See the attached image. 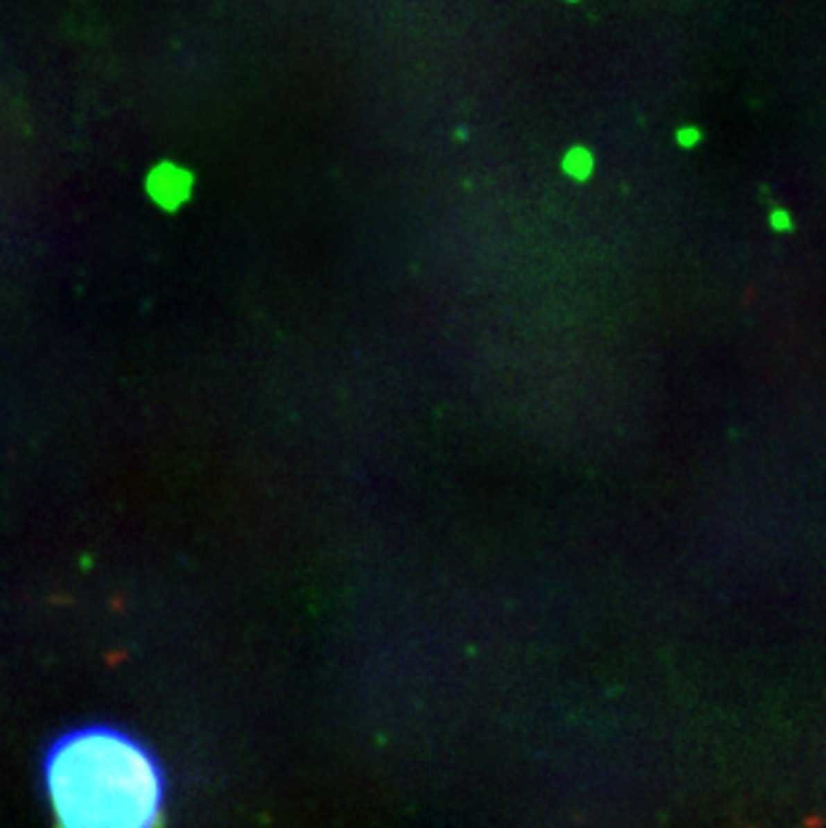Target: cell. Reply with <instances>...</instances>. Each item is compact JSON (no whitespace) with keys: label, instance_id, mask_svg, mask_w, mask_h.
Here are the masks:
<instances>
[{"label":"cell","instance_id":"1","mask_svg":"<svg viewBox=\"0 0 826 828\" xmlns=\"http://www.w3.org/2000/svg\"><path fill=\"white\" fill-rule=\"evenodd\" d=\"M43 786L57 828H156L164 772L150 750L116 727H81L43 756Z\"/></svg>","mask_w":826,"mask_h":828},{"label":"cell","instance_id":"4","mask_svg":"<svg viewBox=\"0 0 826 828\" xmlns=\"http://www.w3.org/2000/svg\"><path fill=\"white\" fill-rule=\"evenodd\" d=\"M676 140H679V145H682V148H695V145L700 142V132H698L695 126H685V129H679Z\"/></svg>","mask_w":826,"mask_h":828},{"label":"cell","instance_id":"5","mask_svg":"<svg viewBox=\"0 0 826 828\" xmlns=\"http://www.w3.org/2000/svg\"><path fill=\"white\" fill-rule=\"evenodd\" d=\"M770 222H773L775 231H791V218H789L786 209H775V212L770 215Z\"/></svg>","mask_w":826,"mask_h":828},{"label":"cell","instance_id":"3","mask_svg":"<svg viewBox=\"0 0 826 828\" xmlns=\"http://www.w3.org/2000/svg\"><path fill=\"white\" fill-rule=\"evenodd\" d=\"M564 172L566 175H571L574 180H585V177H590V172H593V156L585 150V148H574V150H569L564 159Z\"/></svg>","mask_w":826,"mask_h":828},{"label":"cell","instance_id":"2","mask_svg":"<svg viewBox=\"0 0 826 828\" xmlns=\"http://www.w3.org/2000/svg\"><path fill=\"white\" fill-rule=\"evenodd\" d=\"M191 185H193V177L185 169L175 166V164H162L148 177V193L162 204L164 209H178L188 199Z\"/></svg>","mask_w":826,"mask_h":828}]
</instances>
